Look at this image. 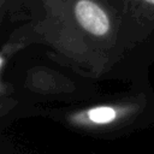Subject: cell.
Segmentation results:
<instances>
[{
  "instance_id": "obj_2",
  "label": "cell",
  "mask_w": 154,
  "mask_h": 154,
  "mask_svg": "<svg viewBox=\"0 0 154 154\" xmlns=\"http://www.w3.org/2000/svg\"><path fill=\"white\" fill-rule=\"evenodd\" d=\"M130 111V107L123 105H97L72 113L69 120L76 126L103 128L117 123Z\"/></svg>"
},
{
  "instance_id": "obj_3",
  "label": "cell",
  "mask_w": 154,
  "mask_h": 154,
  "mask_svg": "<svg viewBox=\"0 0 154 154\" xmlns=\"http://www.w3.org/2000/svg\"><path fill=\"white\" fill-rule=\"evenodd\" d=\"M140 1H142L146 5H148L149 7H154V0H140Z\"/></svg>"
},
{
  "instance_id": "obj_4",
  "label": "cell",
  "mask_w": 154,
  "mask_h": 154,
  "mask_svg": "<svg viewBox=\"0 0 154 154\" xmlns=\"http://www.w3.org/2000/svg\"><path fill=\"white\" fill-rule=\"evenodd\" d=\"M7 1H10V0H1V6H4V5L7 2Z\"/></svg>"
},
{
  "instance_id": "obj_1",
  "label": "cell",
  "mask_w": 154,
  "mask_h": 154,
  "mask_svg": "<svg viewBox=\"0 0 154 154\" xmlns=\"http://www.w3.org/2000/svg\"><path fill=\"white\" fill-rule=\"evenodd\" d=\"M77 24L95 37H106L112 31V22L107 11L95 0H77L73 7Z\"/></svg>"
}]
</instances>
